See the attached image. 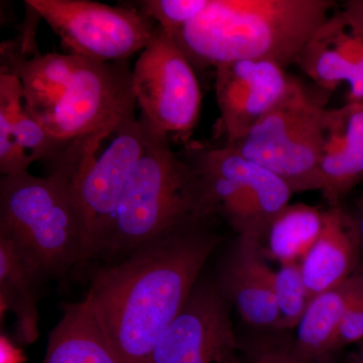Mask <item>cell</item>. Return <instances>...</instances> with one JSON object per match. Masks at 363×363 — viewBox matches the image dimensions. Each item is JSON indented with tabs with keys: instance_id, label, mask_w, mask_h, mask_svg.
<instances>
[{
	"instance_id": "6da1fadb",
	"label": "cell",
	"mask_w": 363,
	"mask_h": 363,
	"mask_svg": "<svg viewBox=\"0 0 363 363\" xmlns=\"http://www.w3.org/2000/svg\"><path fill=\"white\" fill-rule=\"evenodd\" d=\"M220 238L196 227L93 269L84 300L123 363H152Z\"/></svg>"
},
{
	"instance_id": "7a4b0ae2",
	"label": "cell",
	"mask_w": 363,
	"mask_h": 363,
	"mask_svg": "<svg viewBox=\"0 0 363 363\" xmlns=\"http://www.w3.org/2000/svg\"><path fill=\"white\" fill-rule=\"evenodd\" d=\"M330 0H209L174 38L194 68L269 60L286 68L333 11Z\"/></svg>"
},
{
	"instance_id": "3957f363",
	"label": "cell",
	"mask_w": 363,
	"mask_h": 363,
	"mask_svg": "<svg viewBox=\"0 0 363 363\" xmlns=\"http://www.w3.org/2000/svg\"><path fill=\"white\" fill-rule=\"evenodd\" d=\"M142 123L147 131L145 150L126 184L111 238L98 259L104 264L176 234L209 225L216 216L195 167L177 156L168 135Z\"/></svg>"
},
{
	"instance_id": "277c9868",
	"label": "cell",
	"mask_w": 363,
	"mask_h": 363,
	"mask_svg": "<svg viewBox=\"0 0 363 363\" xmlns=\"http://www.w3.org/2000/svg\"><path fill=\"white\" fill-rule=\"evenodd\" d=\"M0 234L13 241L45 279L63 278L87 264L84 230L63 181L28 172L2 177Z\"/></svg>"
},
{
	"instance_id": "5b68a950",
	"label": "cell",
	"mask_w": 363,
	"mask_h": 363,
	"mask_svg": "<svg viewBox=\"0 0 363 363\" xmlns=\"http://www.w3.org/2000/svg\"><path fill=\"white\" fill-rule=\"evenodd\" d=\"M108 136L102 133L79 138L49 162V175L66 184L77 208L87 262L99 259L111 238L124 189L145 150L147 131L140 119L131 121L96 157Z\"/></svg>"
},
{
	"instance_id": "8992f818",
	"label": "cell",
	"mask_w": 363,
	"mask_h": 363,
	"mask_svg": "<svg viewBox=\"0 0 363 363\" xmlns=\"http://www.w3.org/2000/svg\"><path fill=\"white\" fill-rule=\"evenodd\" d=\"M326 100L296 80L276 107L226 147L272 172L293 192H321L318 162Z\"/></svg>"
},
{
	"instance_id": "52a82bcc",
	"label": "cell",
	"mask_w": 363,
	"mask_h": 363,
	"mask_svg": "<svg viewBox=\"0 0 363 363\" xmlns=\"http://www.w3.org/2000/svg\"><path fill=\"white\" fill-rule=\"evenodd\" d=\"M133 72L121 62L81 57L58 100L40 124L61 145L94 133H118L135 121Z\"/></svg>"
},
{
	"instance_id": "ba28073f",
	"label": "cell",
	"mask_w": 363,
	"mask_h": 363,
	"mask_svg": "<svg viewBox=\"0 0 363 363\" xmlns=\"http://www.w3.org/2000/svg\"><path fill=\"white\" fill-rule=\"evenodd\" d=\"M192 164L216 215L238 235L264 240L274 217L290 204L294 192L285 182L226 145L205 150L198 157V167Z\"/></svg>"
},
{
	"instance_id": "9c48e42d",
	"label": "cell",
	"mask_w": 363,
	"mask_h": 363,
	"mask_svg": "<svg viewBox=\"0 0 363 363\" xmlns=\"http://www.w3.org/2000/svg\"><path fill=\"white\" fill-rule=\"evenodd\" d=\"M47 21L69 54L109 63L143 51L156 32L136 7L111 6L89 0H26Z\"/></svg>"
},
{
	"instance_id": "30bf717a",
	"label": "cell",
	"mask_w": 363,
	"mask_h": 363,
	"mask_svg": "<svg viewBox=\"0 0 363 363\" xmlns=\"http://www.w3.org/2000/svg\"><path fill=\"white\" fill-rule=\"evenodd\" d=\"M194 67L159 26L133 71L140 119L162 135H187L199 121L202 92Z\"/></svg>"
},
{
	"instance_id": "8fae6325",
	"label": "cell",
	"mask_w": 363,
	"mask_h": 363,
	"mask_svg": "<svg viewBox=\"0 0 363 363\" xmlns=\"http://www.w3.org/2000/svg\"><path fill=\"white\" fill-rule=\"evenodd\" d=\"M229 302L217 283L196 286L160 338L152 363H242Z\"/></svg>"
},
{
	"instance_id": "7c38bea8",
	"label": "cell",
	"mask_w": 363,
	"mask_h": 363,
	"mask_svg": "<svg viewBox=\"0 0 363 363\" xmlns=\"http://www.w3.org/2000/svg\"><path fill=\"white\" fill-rule=\"evenodd\" d=\"M296 79L269 60H238L215 68V92L227 143L247 135L284 99Z\"/></svg>"
},
{
	"instance_id": "4fadbf2b",
	"label": "cell",
	"mask_w": 363,
	"mask_h": 363,
	"mask_svg": "<svg viewBox=\"0 0 363 363\" xmlns=\"http://www.w3.org/2000/svg\"><path fill=\"white\" fill-rule=\"evenodd\" d=\"M264 259L259 238L238 235L222 264L217 284L245 323L276 331L279 314L274 293V271Z\"/></svg>"
},
{
	"instance_id": "5bb4252c",
	"label": "cell",
	"mask_w": 363,
	"mask_h": 363,
	"mask_svg": "<svg viewBox=\"0 0 363 363\" xmlns=\"http://www.w3.org/2000/svg\"><path fill=\"white\" fill-rule=\"evenodd\" d=\"M295 63L326 92L347 82L348 102L363 104V39L352 32L340 9L317 28Z\"/></svg>"
},
{
	"instance_id": "9a60e30c",
	"label": "cell",
	"mask_w": 363,
	"mask_h": 363,
	"mask_svg": "<svg viewBox=\"0 0 363 363\" xmlns=\"http://www.w3.org/2000/svg\"><path fill=\"white\" fill-rule=\"evenodd\" d=\"M321 192L330 207L363 181V104L327 108L319 150Z\"/></svg>"
},
{
	"instance_id": "2e32d148",
	"label": "cell",
	"mask_w": 363,
	"mask_h": 363,
	"mask_svg": "<svg viewBox=\"0 0 363 363\" xmlns=\"http://www.w3.org/2000/svg\"><path fill=\"white\" fill-rule=\"evenodd\" d=\"M23 91L16 74H0V173L28 172L33 161L49 162L65 147L57 142L23 105Z\"/></svg>"
},
{
	"instance_id": "e0dca14e",
	"label": "cell",
	"mask_w": 363,
	"mask_h": 363,
	"mask_svg": "<svg viewBox=\"0 0 363 363\" xmlns=\"http://www.w3.org/2000/svg\"><path fill=\"white\" fill-rule=\"evenodd\" d=\"M362 264V247L354 216L340 205L324 211L323 228L301 262L311 300L352 276Z\"/></svg>"
},
{
	"instance_id": "ac0fdd59",
	"label": "cell",
	"mask_w": 363,
	"mask_h": 363,
	"mask_svg": "<svg viewBox=\"0 0 363 363\" xmlns=\"http://www.w3.org/2000/svg\"><path fill=\"white\" fill-rule=\"evenodd\" d=\"M45 277L18 245L0 234V307L16 319V337L32 344L39 337L38 303Z\"/></svg>"
},
{
	"instance_id": "d6986e66",
	"label": "cell",
	"mask_w": 363,
	"mask_h": 363,
	"mask_svg": "<svg viewBox=\"0 0 363 363\" xmlns=\"http://www.w3.org/2000/svg\"><path fill=\"white\" fill-rule=\"evenodd\" d=\"M362 289L363 264H360L350 278L312 298L294 338L301 357L314 363L337 350L340 325Z\"/></svg>"
},
{
	"instance_id": "ffe728a7",
	"label": "cell",
	"mask_w": 363,
	"mask_h": 363,
	"mask_svg": "<svg viewBox=\"0 0 363 363\" xmlns=\"http://www.w3.org/2000/svg\"><path fill=\"white\" fill-rule=\"evenodd\" d=\"M42 363H123L85 300L64 308Z\"/></svg>"
},
{
	"instance_id": "44dd1931",
	"label": "cell",
	"mask_w": 363,
	"mask_h": 363,
	"mask_svg": "<svg viewBox=\"0 0 363 363\" xmlns=\"http://www.w3.org/2000/svg\"><path fill=\"white\" fill-rule=\"evenodd\" d=\"M324 211L297 203L289 204L269 224L264 255L281 264H301L323 228Z\"/></svg>"
},
{
	"instance_id": "7402d4cb",
	"label": "cell",
	"mask_w": 363,
	"mask_h": 363,
	"mask_svg": "<svg viewBox=\"0 0 363 363\" xmlns=\"http://www.w3.org/2000/svg\"><path fill=\"white\" fill-rule=\"evenodd\" d=\"M274 293L279 314L276 331L286 332L297 328L311 302L300 264H284L274 272Z\"/></svg>"
},
{
	"instance_id": "603a6c76",
	"label": "cell",
	"mask_w": 363,
	"mask_h": 363,
	"mask_svg": "<svg viewBox=\"0 0 363 363\" xmlns=\"http://www.w3.org/2000/svg\"><path fill=\"white\" fill-rule=\"evenodd\" d=\"M245 363H312L298 354L286 332L262 330L240 341Z\"/></svg>"
},
{
	"instance_id": "cb8c5ba5",
	"label": "cell",
	"mask_w": 363,
	"mask_h": 363,
	"mask_svg": "<svg viewBox=\"0 0 363 363\" xmlns=\"http://www.w3.org/2000/svg\"><path fill=\"white\" fill-rule=\"evenodd\" d=\"M209 0H145L138 2L140 9L160 28L175 38L181 30L206 9Z\"/></svg>"
},
{
	"instance_id": "d4e9b609",
	"label": "cell",
	"mask_w": 363,
	"mask_h": 363,
	"mask_svg": "<svg viewBox=\"0 0 363 363\" xmlns=\"http://www.w3.org/2000/svg\"><path fill=\"white\" fill-rule=\"evenodd\" d=\"M363 339V289L353 301L339 328L337 345L340 348Z\"/></svg>"
},
{
	"instance_id": "484cf974",
	"label": "cell",
	"mask_w": 363,
	"mask_h": 363,
	"mask_svg": "<svg viewBox=\"0 0 363 363\" xmlns=\"http://www.w3.org/2000/svg\"><path fill=\"white\" fill-rule=\"evenodd\" d=\"M340 11L352 32L363 39V0H348Z\"/></svg>"
},
{
	"instance_id": "4316f807",
	"label": "cell",
	"mask_w": 363,
	"mask_h": 363,
	"mask_svg": "<svg viewBox=\"0 0 363 363\" xmlns=\"http://www.w3.org/2000/svg\"><path fill=\"white\" fill-rule=\"evenodd\" d=\"M18 351L7 340L6 336H1V363H18L20 359H16Z\"/></svg>"
},
{
	"instance_id": "83f0119b",
	"label": "cell",
	"mask_w": 363,
	"mask_h": 363,
	"mask_svg": "<svg viewBox=\"0 0 363 363\" xmlns=\"http://www.w3.org/2000/svg\"><path fill=\"white\" fill-rule=\"evenodd\" d=\"M355 222L358 228V233L360 238V247H362V264H363V192L358 198L357 203V211L354 215Z\"/></svg>"
},
{
	"instance_id": "f1b7e54d",
	"label": "cell",
	"mask_w": 363,
	"mask_h": 363,
	"mask_svg": "<svg viewBox=\"0 0 363 363\" xmlns=\"http://www.w3.org/2000/svg\"><path fill=\"white\" fill-rule=\"evenodd\" d=\"M359 363H363V351H362V357H360Z\"/></svg>"
}]
</instances>
